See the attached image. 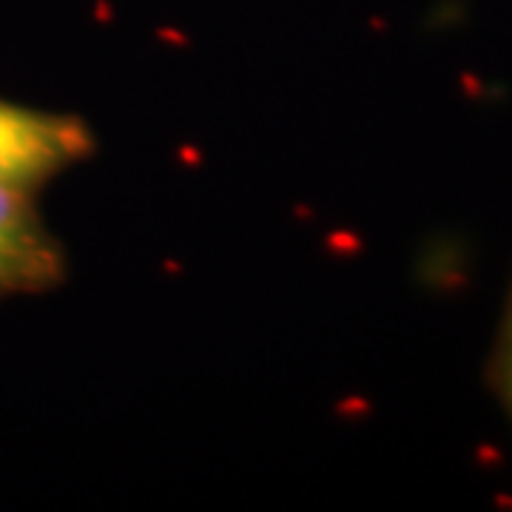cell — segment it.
I'll return each instance as SVG.
<instances>
[{
  "instance_id": "6da1fadb",
  "label": "cell",
  "mask_w": 512,
  "mask_h": 512,
  "mask_svg": "<svg viewBox=\"0 0 512 512\" xmlns=\"http://www.w3.org/2000/svg\"><path fill=\"white\" fill-rule=\"evenodd\" d=\"M94 148V131L80 117L0 100V185L35 191Z\"/></svg>"
},
{
  "instance_id": "7a4b0ae2",
  "label": "cell",
  "mask_w": 512,
  "mask_h": 512,
  "mask_svg": "<svg viewBox=\"0 0 512 512\" xmlns=\"http://www.w3.org/2000/svg\"><path fill=\"white\" fill-rule=\"evenodd\" d=\"M63 274V251L32 205V191L0 185V296L46 291Z\"/></svg>"
},
{
  "instance_id": "3957f363",
  "label": "cell",
  "mask_w": 512,
  "mask_h": 512,
  "mask_svg": "<svg viewBox=\"0 0 512 512\" xmlns=\"http://www.w3.org/2000/svg\"><path fill=\"white\" fill-rule=\"evenodd\" d=\"M487 384L512 427V279L507 288V299H504V311H501L498 328H495L493 350L487 359Z\"/></svg>"
}]
</instances>
